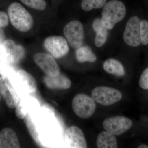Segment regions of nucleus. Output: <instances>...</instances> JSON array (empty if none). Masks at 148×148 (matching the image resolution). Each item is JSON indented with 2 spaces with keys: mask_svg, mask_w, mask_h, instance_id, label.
<instances>
[{
  "mask_svg": "<svg viewBox=\"0 0 148 148\" xmlns=\"http://www.w3.org/2000/svg\"><path fill=\"white\" fill-rule=\"evenodd\" d=\"M8 14L12 24L18 31L28 32L33 27V17L20 4L16 2L11 4L8 7Z\"/></svg>",
  "mask_w": 148,
  "mask_h": 148,
  "instance_id": "1",
  "label": "nucleus"
},
{
  "mask_svg": "<svg viewBox=\"0 0 148 148\" xmlns=\"http://www.w3.org/2000/svg\"><path fill=\"white\" fill-rule=\"evenodd\" d=\"M125 14L126 8L123 3L118 0H111L104 6L101 20L108 30H112L124 18Z\"/></svg>",
  "mask_w": 148,
  "mask_h": 148,
  "instance_id": "2",
  "label": "nucleus"
},
{
  "mask_svg": "<svg viewBox=\"0 0 148 148\" xmlns=\"http://www.w3.org/2000/svg\"><path fill=\"white\" fill-rule=\"evenodd\" d=\"M72 108L77 116L88 119L93 115L96 108L95 101L92 97L84 94H78L73 99Z\"/></svg>",
  "mask_w": 148,
  "mask_h": 148,
  "instance_id": "3",
  "label": "nucleus"
},
{
  "mask_svg": "<svg viewBox=\"0 0 148 148\" xmlns=\"http://www.w3.org/2000/svg\"><path fill=\"white\" fill-rule=\"evenodd\" d=\"M91 97L100 105L109 106L119 102L122 95L119 90L112 88L98 86L92 90Z\"/></svg>",
  "mask_w": 148,
  "mask_h": 148,
  "instance_id": "4",
  "label": "nucleus"
},
{
  "mask_svg": "<svg viewBox=\"0 0 148 148\" xmlns=\"http://www.w3.org/2000/svg\"><path fill=\"white\" fill-rule=\"evenodd\" d=\"M24 50L11 40H5L0 47V61L5 64L16 63L23 58Z\"/></svg>",
  "mask_w": 148,
  "mask_h": 148,
  "instance_id": "5",
  "label": "nucleus"
},
{
  "mask_svg": "<svg viewBox=\"0 0 148 148\" xmlns=\"http://www.w3.org/2000/svg\"><path fill=\"white\" fill-rule=\"evenodd\" d=\"M10 74L13 77L17 88L22 93L29 95L36 91L37 86L36 80L26 71L20 69L15 71L11 69Z\"/></svg>",
  "mask_w": 148,
  "mask_h": 148,
  "instance_id": "6",
  "label": "nucleus"
},
{
  "mask_svg": "<svg viewBox=\"0 0 148 148\" xmlns=\"http://www.w3.org/2000/svg\"><path fill=\"white\" fill-rule=\"evenodd\" d=\"M64 36L71 47L77 49L82 45L84 33L82 24L73 20L66 24L64 29Z\"/></svg>",
  "mask_w": 148,
  "mask_h": 148,
  "instance_id": "7",
  "label": "nucleus"
},
{
  "mask_svg": "<svg viewBox=\"0 0 148 148\" xmlns=\"http://www.w3.org/2000/svg\"><path fill=\"white\" fill-rule=\"evenodd\" d=\"M44 45L47 50L56 58H62L69 52L68 42L66 38L61 36L47 37L45 40Z\"/></svg>",
  "mask_w": 148,
  "mask_h": 148,
  "instance_id": "8",
  "label": "nucleus"
},
{
  "mask_svg": "<svg viewBox=\"0 0 148 148\" xmlns=\"http://www.w3.org/2000/svg\"><path fill=\"white\" fill-rule=\"evenodd\" d=\"M140 22L141 20L137 16H132L127 21L123 34V40L130 46L137 47L141 44Z\"/></svg>",
  "mask_w": 148,
  "mask_h": 148,
  "instance_id": "9",
  "label": "nucleus"
},
{
  "mask_svg": "<svg viewBox=\"0 0 148 148\" xmlns=\"http://www.w3.org/2000/svg\"><path fill=\"white\" fill-rule=\"evenodd\" d=\"M132 125V121L123 116L108 118L103 123L104 129L115 136L123 134L129 130Z\"/></svg>",
  "mask_w": 148,
  "mask_h": 148,
  "instance_id": "10",
  "label": "nucleus"
},
{
  "mask_svg": "<svg viewBox=\"0 0 148 148\" xmlns=\"http://www.w3.org/2000/svg\"><path fill=\"white\" fill-rule=\"evenodd\" d=\"M34 59L47 75L56 77L61 73L58 64L50 54L42 52L36 53L34 56Z\"/></svg>",
  "mask_w": 148,
  "mask_h": 148,
  "instance_id": "11",
  "label": "nucleus"
},
{
  "mask_svg": "<svg viewBox=\"0 0 148 148\" xmlns=\"http://www.w3.org/2000/svg\"><path fill=\"white\" fill-rule=\"evenodd\" d=\"M65 139L69 148H86L87 143L81 129L76 126H72L66 130Z\"/></svg>",
  "mask_w": 148,
  "mask_h": 148,
  "instance_id": "12",
  "label": "nucleus"
},
{
  "mask_svg": "<svg viewBox=\"0 0 148 148\" xmlns=\"http://www.w3.org/2000/svg\"><path fill=\"white\" fill-rule=\"evenodd\" d=\"M39 106L36 99L31 96H27L21 98L16 106L15 113L19 119L26 117L28 114L37 108Z\"/></svg>",
  "mask_w": 148,
  "mask_h": 148,
  "instance_id": "13",
  "label": "nucleus"
},
{
  "mask_svg": "<svg viewBox=\"0 0 148 148\" xmlns=\"http://www.w3.org/2000/svg\"><path fill=\"white\" fill-rule=\"evenodd\" d=\"M44 82L46 86L53 90H66L70 88L71 82L68 77L60 73L56 77L46 75L44 78Z\"/></svg>",
  "mask_w": 148,
  "mask_h": 148,
  "instance_id": "14",
  "label": "nucleus"
},
{
  "mask_svg": "<svg viewBox=\"0 0 148 148\" xmlns=\"http://www.w3.org/2000/svg\"><path fill=\"white\" fill-rule=\"evenodd\" d=\"M7 83H4L0 86V94L4 99L8 107L14 108L19 101L18 94L11 86Z\"/></svg>",
  "mask_w": 148,
  "mask_h": 148,
  "instance_id": "15",
  "label": "nucleus"
},
{
  "mask_svg": "<svg viewBox=\"0 0 148 148\" xmlns=\"http://www.w3.org/2000/svg\"><path fill=\"white\" fill-rule=\"evenodd\" d=\"M0 138L3 148L20 147L17 135L15 131L11 128L6 127L2 130L0 132Z\"/></svg>",
  "mask_w": 148,
  "mask_h": 148,
  "instance_id": "16",
  "label": "nucleus"
},
{
  "mask_svg": "<svg viewBox=\"0 0 148 148\" xmlns=\"http://www.w3.org/2000/svg\"><path fill=\"white\" fill-rule=\"evenodd\" d=\"M92 27L96 33L95 40V45L98 47L103 46L108 36V29L104 26L101 18H96L93 21Z\"/></svg>",
  "mask_w": 148,
  "mask_h": 148,
  "instance_id": "17",
  "label": "nucleus"
},
{
  "mask_svg": "<svg viewBox=\"0 0 148 148\" xmlns=\"http://www.w3.org/2000/svg\"><path fill=\"white\" fill-rule=\"evenodd\" d=\"M98 148H116L118 147L116 137L107 131H103L98 135L96 140Z\"/></svg>",
  "mask_w": 148,
  "mask_h": 148,
  "instance_id": "18",
  "label": "nucleus"
},
{
  "mask_svg": "<svg viewBox=\"0 0 148 148\" xmlns=\"http://www.w3.org/2000/svg\"><path fill=\"white\" fill-rule=\"evenodd\" d=\"M103 69L108 73L117 76H123L125 74L124 67L119 61L114 58H110L105 61Z\"/></svg>",
  "mask_w": 148,
  "mask_h": 148,
  "instance_id": "19",
  "label": "nucleus"
},
{
  "mask_svg": "<svg viewBox=\"0 0 148 148\" xmlns=\"http://www.w3.org/2000/svg\"><path fill=\"white\" fill-rule=\"evenodd\" d=\"M76 58L80 63L89 62H95L97 60V57L92 49L87 46H81L78 48L75 52Z\"/></svg>",
  "mask_w": 148,
  "mask_h": 148,
  "instance_id": "20",
  "label": "nucleus"
},
{
  "mask_svg": "<svg viewBox=\"0 0 148 148\" xmlns=\"http://www.w3.org/2000/svg\"><path fill=\"white\" fill-rule=\"evenodd\" d=\"M106 0H82L81 7L86 11H89L93 9H99L104 7Z\"/></svg>",
  "mask_w": 148,
  "mask_h": 148,
  "instance_id": "21",
  "label": "nucleus"
},
{
  "mask_svg": "<svg viewBox=\"0 0 148 148\" xmlns=\"http://www.w3.org/2000/svg\"><path fill=\"white\" fill-rule=\"evenodd\" d=\"M25 5L37 10H44L47 6L45 0H20Z\"/></svg>",
  "mask_w": 148,
  "mask_h": 148,
  "instance_id": "22",
  "label": "nucleus"
},
{
  "mask_svg": "<svg viewBox=\"0 0 148 148\" xmlns=\"http://www.w3.org/2000/svg\"><path fill=\"white\" fill-rule=\"evenodd\" d=\"M140 35L141 43L144 45L148 44V21L147 20H141L140 22Z\"/></svg>",
  "mask_w": 148,
  "mask_h": 148,
  "instance_id": "23",
  "label": "nucleus"
},
{
  "mask_svg": "<svg viewBox=\"0 0 148 148\" xmlns=\"http://www.w3.org/2000/svg\"><path fill=\"white\" fill-rule=\"evenodd\" d=\"M139 86L144 90H148V67L144 70L140 76Z\"/></svg>",
  "mask_w": 148,
  "mask_h": 148,
  "instance_id": "24",
  "label": "nucleus"
},
{
  "mask_svg": "<svg viewBox=\"0 0 148 148\" xmlns=\"http://www.w3.org/2000/svg\"><path fill=\"white\" fill-rule=\"evenodd\" d=\"M9 22L8 16L4 12L0 11V27L7 26Z\"/></svg>",
  "mask_w": 148,
  "mask_h": 148,
  "instance_id": "25",
  "label": "nucleus"
},
{
  "mask_svg": "<svg viewBox=\"0 0 148 148\" xmlns=\"http://www.w3.org/2000/svg\"><path fill=\"white\" fill-rule=\"evenodd\" d=\"M5 40V36L4 34L2 29H1V27H0V47Z\"/></svg>",
  "mask_w": 148,
  "mask_h": 148,
  "instance_id": "26",
  "label": "nucleus"
},
{
  "mask_svg": "<svg viewBox=\"0 0 148 148\" xmlns=\"http://www.w3.org/2000/svg\"><path fill=\"white\" fill-rule=\"evenodd\" d=\"M6 77L3 74L0 73V86L3 83L4 81L5 80Z\"/></svg>",
  "mask_w": 148,
  "mask_h": 148,
  "instance_id": "27",
  "label": "nucleus"
},
{
  "mask_svg": "<svg viewBox=\"0 0 148 148\" xmlns=\"http://www.w3.org/2000/svg\"><path fill=\"white\" fill-rule=\"evenodd\" d=\"M4 64V63L0 61V73H1L2 71Z\"/></svg>",
  "mask_w": 148,
  "mask_h": 148,
  "instance_id": "28",
  "label": "nucleus"
},
{
  "mask_svg": "<svg viewBox=\"0 0 148 148\" xmlns=\"http://www.w3.org/2000/svg\"><path fill=\"white\" fill-rule=\"evenodd\" d=\"M139 148H148V146L146 145H141L138 147Z\"/></svg>",
  "mask_w": 148,
  "mask_h": 148,
  "instance_id": "29",
  "label": "nucleus"
},
{
  "mask_svg": "<svg viewBox=\"0 0 148 148\" xmlns=\"http://www.w3.org/2000/svg\"><path fill=\"white\" fill-rule=\"evenodd\" d=\"M3 148V147L2 143L1 140L0 138V148Z\"/></svg>",
  "mask_w": 148,
  "mask_h": 148,
  "instance_id": "30",
  "label": "nucleus"
},
{
  "mask_svg": "<svg viewBox=\"0 0 148 148\" xmlns=\"http://www.w3.org/2000/svg\"><path fill=\"white\" fill-rule=\"evenodd\" d=\"M1 94H0V102H1Z\"/></svg>",
  "mask_w": 148,
  "mask_h": 148,
  "instance_id": "31",
  "label": "nucleus"
}]
</instances>
